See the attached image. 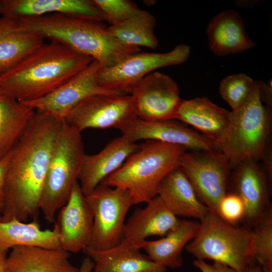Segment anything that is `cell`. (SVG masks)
Masks as SVG:
<instances>
[{"label":"cell","instance_id":"1","mask_svg":"<svg viewBox=\"0 0 272 272\" xmlns=\"http://www.w3.org/2000/svg\"><path fill=\"white\" fill-rule=\"evenodd\" d=\"M64 120L35 110L11 152L1 221H38L39 203L53 148Z\"/></svg>","mask_w":272,"mask_h":272},{"label":"cell","instance_id":"2","mask_svg":"<svg viewBox=\"0 0 272 272\" xmlns=\"http://www.w3.org/2000/svg\"><path fill=\"white\" fill-rule=\"evenodd\" d=\"M93 59L54 41L44 43L0 76V93L21 102L51 92Z\"/></svg>","mask_w":272,"mask_h":272},{"label":"cell","instance_id":"3","mask_svg":"<svg viewBox=\"0 0 272 272\" xmlns=\"http://www.w3.org/2000/svg\"><path fill=\"white\" fill-rule=\"evenodd\" d=\"M16 21L22 30L59 43L103 66L114 65L141 51L140 47L124 44L113 37L102 21L58 14Z\"/></svg>","mask_w":272,"mask_h":272},{"label":"cell","instance_id":"4","mask_svg":"<svg viewBox=\"0 0 272 272\" xmlns=\"http://www.w3.org/2000/svg\"><path fill=\"white\" fill-rule=\"evenodd\" d=\"M186 151L181 146L146 141L101 183L126 189L133 205L147 203L157 195L159 185L164 177L179 167L181 158Z\"/></svg>","mask_w":272,"mask_h":272},{"label":"cell","instance_id":"5","mask_svg":"<svg viewBox=\"0 0 272 272\" xmlns=\"http://www.w3.org/2000/svg\"><path fill=\"white\" fill-rule=\"evenodd\" d=\"M259 81L245 103L230 111V122L223 137L215 145L229 160L232 169L243 161L259 162L271 137L270 107L265 106L259 94Z\"/></svg>","mask_w":272,"mask_h":272},{"label":"cell","instance_id":"6","mask_svg":"<svg viewBox=\"0 0 272 272\" xmlns=\"http://www.w3.org/2000/svg\"><path fill=\"white\" fill-rule=\"evenodd\" d=\"M81 132L65 120L55 142L48 166L40 211L49 223L67 202L78 178L85 155Z\"/></svg>","mask_w":272,"mask_h":272},{"label":"cell","instance_id":"7","mask_svg":"<svg viewBox=\"0 0 272 272\" xmlns=\"http://www.w3.org/2000/svg\"><path fill=\"white\" fill-rule=\"evenodd\" d=\"M252 230L231 224L209 210L200 220L198 232L186 246L199 260L211 259L237 272H245L254 263L251 258Z\"/></svg>","mask_w":272,"mask_h":272},{"label":"cell","instance_id":"8","mask_svg":"<svg viewBox=\"0 0 272 272\" xmlns=\"http://www.w3.org/2000/svg\"><path fill=\"white\" fill-rule=\"evenodd\" d=\"M93 214L92 238L89 247L103 250L123 239L125 217L133 205L129 192L120 187L100 183L85 196Z\"/></svg>","mask_w":272,"mask_h":272},{"label":"cell","instance_id":"9","mask_svg":"<svg viewBox=\"0 0 272 272\" xmlns=\"http://www.w3.org/2000/svg\"><path fill=\"white\" fill-rule=\"evenodd\" d=\"M190 53L189 46L179 44L165 53L140 51L132 54L114 65L102 66L98 73V82L106 90L129 95L146 76L161 67L184 63Z\"/></svg>","mask_w":272,"mask_h":272},{"label":"cell","instance_id":"10","mask_svg":"<svg viewBox=\"0 0 272 272\" xmlns=\"http://www.w3.org/2000/svg\"><path fill=\"white\" fill-rule=\"evenodd\" d=\"M179 167L200 200L219 215L221 200L227 193L232 170L229 159L220 152H185Z\"/></svg>","mask_w":272,"mask_h":272},{"label":"cell","instance_id":"11","mask_svg":"<svg viewBox=\"0 0 272 272\" xmlns=\"http://www.w3.org/2000/svg\"><path fill=\"white\" fill-rule=\"evenodd\" d=\"M137 117L130 95L97 94L76 106L65 121L81 132L87 128L120 130Z\"/></svg>","mask_w":272,"mask_h":272},{"label":"cell","instance_id":"12","mask_svg":"<svg viewBox=\"0 0 272 272\" xmlns=\"http://www.w3.org/2000/svg\"><path fill=\"white\" fill-rule=\"evenodd\" d=\"M102 66L93 60L84 69L46 95L21 102L34 110L64 120L76 106L90 97L102 94L122 95L106 90L99 85L98 73Z\"/></svg>","mask_w":272,"mask_h":272},{"label":"cell","instance_id":"13","mask_svg":"<svg viewBox=\"0 0 272 272\" xmlns=\"http://www.w3.org/2000/svg\"><path fill=\"white\" fill-rule=\"evenodd\" d=\"M137 117L148 121L175 119L181 101L176 82L169 76L152 72L144 77L130 94Z\"/></svg>","mask_w":272,"mask_h":272},{"label":"cell","instance_id":"14","mask_svg":"<svg viewBox=\"0 0 272 272\" xmlns=\"http://www.w3.org/2000/svg\"><path fill=\"white\" fill-rule=\"evenodd\" d=\"M271 184L258 161L247 160L231 170L227 189L243 202L245 226L253 228L271 208Z\"/></svg>","mask_w":272,"mask_h":272},{"label":"cell","instance_id":"15","mask_svg":"<svg viewBox=\"0 0 272 272\" xmlns=\"http://www.w3.org/2000/svg\"><path fill=\"white\" fill-rule=\"evenodd\" d=\"M58 211L54 227L58 232L61 248L70 253L83 251L91 242L93 214L78 182Z\"/></svg>","mask_w":272,"mask_h":272},{"label":"cell","instance_id":"16","mask_svg":"<svg viewBox=\"0 0 272 272\" xmlns=\"http://www.w3.org/2000/svg\"><path fill=\"white\" fill-rule=\"evenodd\" d=\"M133 142L144 140L181 146L191 151L219 152L214 142L197 131L172 121H148L136 117L120 130Z\"/></svg>","mask_w":272,"mask_h":272},{"label":"cell","instance_id":"17","mask_svg":"<svg viewBox=\"0 0 272 272\" xmlns=\"http://www.w3.org/2000/svg\"><path fill=\"white\" fill-rule=\"evenodd\" d=\"M58 14L99 21L105 20L93 0H2V17L14 20Z\"/></svg>","mask_w":272,"mask_h":272},{"label":"cell","instance_id":"18","mask_svg":"<svg viewBox=\"0 0 272 272\" xmlns=\"http://www.w3.org/2000/svg\"><path fill=\"white\" fill-rule=\"evenodd\" d=\"M140 145L124 135L110 142L98 153L85 154L78 180L85 196L91 192L104 179L118 169Z\"/></svg>","mask_w":272,"mask_h":272},{"label":"cell","instance_id":"19","mask_svg":"<svg viewBox=\"0 0 272 272\" xmlns=\"http://www.w3.org/2000/svg\"><path fill=\"white\" fill-rule=\"evenodd\" d=\"M135 244L123 239L114 246L103 250L87 247L83 251L92 260V272H166L140 252Z\"/></svg>","mask_w":272,"mask_h":272},{"label":"cell","instance_id":"20","mask_svg":"<svg viewBox=\"0 0 272 272\" xmlns=\"http://www.w3.org/2000/svg\"><path fill=\"white\" fill-rule=\"evenodd\" d=\"M137 209L125 222L123 239L142 249V243L151 236H164L178 224L179 219L166 207L158 195Z\"/></svg>","mask_w":272,"mask_h":272},{"label":"cell","instance_id":"21","mask_svg":"<svg viewBox=\"0 0 272 272\" xmlns=\"http://www.w3.org/2000/svg\"><path fill=\"white\" fill-rule=\"evenodd\" d=\"M206 33L209 48L218 56L242 52L256 45L246 33L241 16L233 10L223 11L213 18Z\"/></svg>","mask_w":272,"mask_h":272},{"label":"cell","instance_id":"22","mask_svg":"<svg viewBox=\"0 0 272 272\" xmlns=\"http://www.w3.org/2000/svg\"><path fill=\"white\" fill-rule=\"evenodd\" d=\"M230 118V111L218 106L206 97L182 99L175 117L201 132L214 144L224 135Z\"/></svg>","mask_w":272,"mask_h":272},{"label":"cell","instance_id":"23","mask_svg":"<svg viewBox=\"0 0 272 272\" xmlns=\"http://www.w3.org/2000/svg\"><path fill=\"white\" fill-rule=\"evenodd\" d=\"M62 249L18 246L7 255L4 272H78Z\"/></svg>","mask_w":272,"mask_h":272},{"label":"cell","instance_id":"24","mask_svg":"<svg viewBox=\"0 0 272 272\" xmlns=\"http://www.w3.org/2000/svg\"><path fill=\"white\" fill-rule=\"evenodd\" d=\"M157 195L176 217L200 220L210 210L198 198L191 182L180 167L172 170L162 180Z\"/></svg>","mask_w":272,"mask_h":272},{"label":"cell","instance_id":"25","mask_svg":"<svg viewBox=\"0 0 272 272\" xmlns=\"http://www.w3.org/2000/svg\"><path fill=\"white\" fill-rule=\"evenodd\" d=\"M199 222L180 220L177 226L161 238L145 241L142 245L147 255L155 263L165 268H177L182 266V251L196 236Z\"/></svg>","mask_w":272,"mask_h":272},{"label":"cell","instance_id":"26","mask_svg":"<svg viewBox=\"0 0 272 272\" xmlns=\"http://www.w3.org/2000/svg\"><path fill=\"white\" fill-rule=\"evenodd\" d=\"M45 39L20 29L16 20L0 18V76L42 46Z\"/></svg>","mask_w":272,"mask_h":272},{"label":"cell","instance_id":"27","mask_svg":"<svg viewBox=\"0 0 272 272\" xmlns=\"http://www.w3.org/2000/svg\"><path fill=\"white\" fill-rule=\"evenodd\" d=\"M18 246L61 248L59 234L54 227L52 230H42L38 221H0V250L8 251Z\"/></svg>","mask_w":272,"mask_h":272},{"label":"cell","instance_id":"28","mask_svg":"<svg viewBox=\"0 0 272 272\" xmlns=\"http://www.w3.org/2000/svg\"><path fill=\"white\" fill-rule=\"evenodd\" d=\"M35 110L0 93V160L13 150Z\"/></svg>","mask_w":272,"mask_h":272},{"label":"cell","instance_id":"29","mask_svg":"<svg viewBox=\"0 0 272 272\" xmlns=\"http://www.w3.org/2000/svg\"><path fill=\"white\" fill-rule=\"evenodd\" d=\"M156 20L150 13L141 10L137 14L108 27L109 33L122 43L156 49L158 41L154 29Z\"/></svg>","mask_w":272,"mask_h":272},{"label":"cell","instance_id":"30","mask_svg":"<svg viewBox=\"0 0 272 272\" xmlns=\"http://www.w3.org/2000/svg\"><path fill=\"white\" fill-rule=\"evenodd\" d=\"M251 258L262 272H272V209L251 229Z\"/></svg>","mask_w":272,"mask_h":272},{"label":"cell","instance_id":"31","mask_svg":"<svg viewBox=\"0 0 272 272\" xmlns=\"http://www.w3.org/2000/svg\"><path fill=\"white\" fill-rule=\"evenodd\" d=\"M256 83L244 74L228 76L220 83L219 93L222 98L235 110L242 106L252 93Z\"/></svg>","mask_w":272,"mask_h":272},{"label":"cell","instance_id":"32","mask_svg":"<svg viewBox=\"0 0 272 272\" xmlns=\"http://www.w3.org/2000/svg\"><path fill=\"white\" fill-rule=\"evenodd\" d=\"M102 12L105 20L110 25L121 22L137 14L141 10L133 2L127 0H93Z\"/></svg>","mask_w":272,"mask_h":272},{"label":"cell","instance_id":"33","mask_svg":"<svg viewBox=\"0 0 272 272\" xmlns=\"http://www.w3.org/2000/svg\"><path fill=\"white\" fill-rule=\"evenodd\" d=\"M245 214L243 201L237 194L227 192L220 201L219 216L226 222L236 225L242 221Z\"/></svg>","mask_w":272,"mask_h":272},{"label":"cell","instance_id":"34","mask_svg":"<svg viewBox=\"0 0 272 272\" xmlns=\"http://www.w3.org/2000/svg\"><path fill=\"white\" fill-rule=\"evenodd\" d=\"M259 162L269 181L272 183L271 137L268 140Z\"/></svg>","mask_w":272,"mask_h":272},{"label":"cell","instance_id":"35","mask_svg":"<svg viewBox=\"0 0 272 272\" xmlns=\"http://www.w3.org/2000/svg\"><path fill=\"white\" fill-rule=\"evenodd\" d=\"M193 264L201 272H237L232 268L218 262L210 264L203 260L195 259Z\"/></svg>","mask_w":272,"mask_h":272},{"label":"cell","instance_id":"36","mask_svg":"<svg viewBox=\"0 0 272 272\" xmlns=\"http://www.w3.org/2000/svg\"><path fill=\"white\" fill-rule=\"evenodd\" d=\"M11 152L0 160V209L1 210L4 199V189L6 176L11 156Z\"/></svg>","mask_w":272,"mask_h":272},{"label":"cell","instance_id":"37","mask_svg":"<svg viewBox=\"0 0 272 272\" xmlns=\"http://www.w3.org/2000/svg\"><path fill=\"white\" fill-rule=\"evenodd\" d=\"M93 266L92 260L86 256L83 260L78 272H92Z\"/></svg>","mask_w":272,"mask_h":272},{"label":"cell","instance_id":"38","mask_svg":"<svg viewBox=\"0 0 272 272\" xmlns=\"http://www.w3.org/2000/svg\"><path fill=\"white\" fill-rule=\"evenodd\" d=\"M6 250H0V272H4V265L7 256Z\"/></svg>","mask_w":272,"mask_h":272},{"label":"cell","instance_id":"39","mask_svg":"<svg viewBox=\"0 0 272 272\" xmlns=\"http://www.w3.org/2000/svg\"><path fill=\"white\" fill-rule=\"evenodd\" d=\"M245 272H262L259 266L254 263L250 264Z\"/></svg>","mask_w":272,"mask_h":272},{"label":"cell","instance_id":"40","mask_svg":"<svg viewBox=\"0 0 272 272\" xmlns=\"http://www.w3.org/2000/svg\"><path fill=\"white\" fill-rule=\"evenodd\" d=\"M1 3H2V1L0 0V14H1Z\"/></svg>","mask_w":272,"mask_h":272},{"label":"cell","instance_id":"41","mask_svg":"<svg viewBox=\"0 0 272 272\" xmlns=\"http://www.w3.org/2000/svg\"><path fill=\"white\" fill-rule=\"evenodd\" d=\"M0 221H1V210L0 209Z\"/></svg>","mask_w":272,"mask_h":272}]
</instances>
